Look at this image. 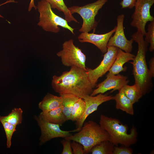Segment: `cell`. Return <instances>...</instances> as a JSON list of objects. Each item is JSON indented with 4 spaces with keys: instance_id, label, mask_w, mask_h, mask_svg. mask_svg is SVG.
Segmentation results:
<instances>
[{
    "instance_id": "cell-8",
    "label": "cell",
    "mask_w": 154,
    "mask_h": 154,
    "mask_svg": "<svg viewBox=\"0 0 154 154\" xmlns=\"http://www.w3.org/2000/svg\"><path fill=\"white\" fill-rule=\"evenodd\" d=\"M154 3V0H136L134 5L135 10L131 16L130 25L136 28L137 32L145 36V26L147 23L154 21L151 15L150 9Z\"/></svg>"
},
{
    "instance_id": "cell-14",
    "label": "cell",
    "mask_w": 154,
    "mask_h": 154,
    "mask_svg": "<svg viewBox=\"0 0 154 154\" xmlns=\"http://www.w3.org/2000/svg\"><path fill=\"white\" fill-rule=\"evenodd\" d=\"M116 29V26L110 31L101 34L82 32L79 35L78 38L81 43L89 42L94 44L102 53L104 54L107 51V44L109 40Z\"/></svg>"
},
{
    "instance_id": "cell-19",
    "label": "cell",
    "mask_w": 154,
    "mask_h": 154,
    "mask_svg": "<svg viewBox=\"0 0 154 154\" xmlns=\"http://www.w3.org/2000/svg\"><path fill=\"white\" fill-rule=\"evenodd\" d=\"M60 96L62 98L61 107L62 112L67 121L69 120L73 105L79 98L70 94H63Z\"/></svg>"
},
{
    "instance_id": "cell-21",
    "label": "cell",
    "mask_w": 154,
    "mask_h": 154,
    "mask_svg": "<svg viewBox=\"0 0 154 154\" xmlns=\"http://www.w3.org/2000/svg\"><path fill=\"white\" fill-rule=\"evenodd\" d=\"M120 90L133 104L137 102L143 96L140 89L135 84L132 86L126 84Z\"/></svg>"
},
{
    "instance_id": "cell-28",
    "label": "cell",
    "mask_w": 154,
    "mask_h": 154,
    "mask_svg": "<svg viewBox=\"0 0 154 154\" xmlns=\"http://www.w3.org/2000/svg\"><path fill=\"white\" fill-rule=\"evenodd\" d=\"M71 140L64 139L61 141L63 146L62 154H73L71 145Z\"/></svg>"
},
{
    "instance_id": "cell-16",
    "label": "cell",
    "mask_w": 154,
    "mask_h": 154,
    "mask_svg": "<svg viewBox=\"0 0 154 154\" xmlns=\"http://www.w3.org/2000/svg\"><path fill=\"white\" fill-rule=\"evenodd\" d=\"M38 116L45 121L60 126L67 121L62 112L61 106L47 112H42Z\"/></svg>"
},
{
    "instance_id": "cell-10",
    "label": "cell",
    "mask_w": 154,
    "mask_h": 154,
    "mask_svg": "<svg viewBox=\"0 0 154 154\" xmlns=\"http://www.w3.org/2000/svg\"><path fill=\"white\" fill-rule=\"evenodd\" d=\"M35 119L37 122L41 131L40 138L39 144L42 145L54 138L62 137L65 138L72 135L71 132H78L81 128H77L74 130L65 131L61 130L60 126L58 125L45 121L39 116H35Z\"/></svg>"
},
{
    "instance_id": "cell-2",
    "label": "cell",
    "mask_w": 154,
    "mask_h": 154,
    "mask_svg": "<svg viewBox=\"0 0 154 154\" xmlns=\"http://www.w3.org/2000/svg\"><path fill=\"white\" fill-rule=\"evenodd\" d=\"M134 41L138 44V51L136 56L130 62L133 66V74L135 84L140 89L143 95L149 93L152 87L151 76L146 60V54L148 50V43L140 33L136 32L131 36Z\"/></svg>"
},
{
    "instance_id": "cell-33",
    "label": "cell",
    "mask_w": 154,
    "mask_h": 154,
    "mask_svg": "<svg viewBox=\"0 0 154 154\" xmlns=\"http://www.w3.org/2000/svg\"><path fill=\"white\" fill-rule=\"evenodd\" d=\"M11 2L15 3V1L14 0H9L8 1H7L6 2L0 5V6L2 5H4L5 4L8 3H11ZM0 17L3 18V17L0 14Z\"/></svg>"
},
{
    "instance_id": "cell-5",
    "label": "cell",
    "mask_w": 154,
    "mask_h": 154,
    "mask_svg": "<svg viewBox=\"0 0 154 154\" xmlns=\"http://www.w3.org/2000/svg\"><path fill=\"white\" fill-rule=\"evenodd\" d=\"M37 7L39 13V21L37 25L44 30L56 33L60 31V26L67 29L74 34V29L68 25L65 19L55 14L50 5L46 0L39 1Z\"/></svg>"
},
{
    "instance_id": "cell-30",
    "label": "cell",
    "mask_w": 154,
    "mask_h": 154,
    "mask_svg": "<svg viewBox=\"0 0 154 154\" xmlns=\"http://www.w3.org/2000/svg\"><path fill=\"white\" fill-rule=\"evenodd\" d=\"M136 0H122L120 3L121 9L133 8Z\"/></svg>"
},
{
    "instance_id": "cell-13",
    "label": "cell",
    "mask_w": 154,
    "mask_h": 154,
    "mask_svg": "<svg viewBox=\"0 0 154 154\" xmlns=\"http://www.w3.org/2000/svg\"><path fill=\"white\" fill-rule=\"evenodd\" d=\"M83 99L85 102V109L82 116L76 121L77 128H81L87 117L90 114L97 110L100 105L106 102L114 100V97L111 95L100 93L94 96L87 95Z\"/></svg>"
},
{
    "instance_id": "cell-1",
    "label": "cell",
    "mask_w": 154,
    "mask_h": 154,
    "mask_svg": "<svg viewBox=\"0 0 154 154\" xmlns=\"http://www.w3.org/2000/svg\"><path fill=\"white\" fill-rule=\"evenodd\" d=\"M51 85L60 95L72 94L82 99L90 95L93 90L86 70L75 66L71 67L69 70L63 72L59 76L54 75Z\"/></svg>"
},
{
    "instance_id": "cell-3",
    "label": "cell",
    "mask_w": 154,
    "mask_h": 154,
    "mask_svg": "<svg viewBox=\"0 0 154 154\" xmlns=\"http://www.w3.org/2000/svg\"><path fill=\"white\" fill-rule=\"evenodd\" d=\"M99 124L109 135V141L114 146L120 144L127 147L135 144L137 141V133L133 125L130 133H128V127L118 119L101 114Z\"/></svg>"
},
{
    "instance_id": "cell-11",
    "label": "cell",
    "mask_w": 154,
    "mask_h": 154,
    "mask_svg": "<svg viewBox=\"0 0 154 154\" xmlns=\"http://www.w3.org/2000/svg\"><path fill=\"white\" fill-rule=\"evenodd\" d=\"M125 15L123 14L118 15L117 18V25L114 34L110 38L108 46H114L127 53H131L133 49L132 44L134 41L132 38L128 40L125 35L123 21Z\"/></svg>"
},
{
    "instance_id": "cell-29",
    "label": "cell",
    "mask_w": 154,
    "mask_h": 154,
    "mask_svg": "<svg viewBox=\"0 0 154 154\" xmlns=\"http://www.w3.org/2000/svg\"><path fill=\"white\" fill-rule=\"evenodd\" d=\"M71 143L72 153L73 154H84L83 146L79 143L74 141Z\"/></svg>"
},
{
    "instance_id": "cell-6",
    "label": "cell",
    "mask_w": 154,
    "mask_h": 154,
    "mask_svg": "<svg viewBox=\"0 0 154 154\" xmlns=\"http://www.w3.org/2000/svg\"><path fill=\"white\" fill-rule=\"evenodd\" d=\"M108 0H97L96 1L82 6H73L68 7L71 13L79 14L83 19V23L79 31L89 33L93 30L95 32L98 22L95 17L100 9Z\"/></svg>"
},
{
    "instance_id": "cell-26",
    "label": "cell",
    "mask_w": 154,
    "mask_h": 154,
    "mask_svg": "<svg viewBox=\"0 0 154 154\" xmlns=\"http://www.w3.org/2000/svg\"><path fill=\"white\" fill-rule=\"evenodd\" d=\"M147 30L144 40L147 43L150 44L149 50L152 52L154 50V21L150 22L148 25Z\"/></svg>"
},
{
    "instance_id": "cell-27",
    "label": "cell",
    "mask_w": 154,
    "mask_h": 154,
    "mask_svg": "<svg viewBox=\"0 0 154 154\" xmlns=\"http://www.w3.org/2000/svg\"><path fill=\"white\" fill-rule=\"evenodd\" d=\"M122 146L118 147L114 146L112 154H132L133 153V150L129 147Z\"/></svg>"
},
{
    "instance_id": "cell-25",
    "label": "cell",
    "mask_w": 154,
    "mask_h": 154,
    "mask_svg": "<svg viewBox=\"0 0 154 154\" xmlns=\"http://www.w3.org/2000/svg\"><path fill=\"white\" fill-rule=\"evenodd\" d=\"M5 133L7 138V147L9 148L11 145V139L13 135L16 130V126L12 125L7 122L0 119Z\"/></svg>"
},
{
    "instance_id": "cell-32",
    "label": "cell",
    "mask_w": 154,
    "mask_h": 154,
    "mask_svg": "<svg viewBox=\"0 0 154 154\" xmlns=\"http://www.w3.org/2000/svg\"><path fill=\"white\" fill-rule=\"evenodd\" d=\"M33 8L35 10L37 9V6H36L35 5L34 0H31L28 7V11H31Z\"/></svg>"
},
{
    "instance_id": "cell-23",
    "label": "cell",
    "mask_w": 154,
    "mask_h": 154,
    "mask_svg": "<svg viewBox=\"0 0 154 154\" xmlns=\"http://www.w3.org/2000/svg\"><path fill=\"white\" fill-rule=\"evenodd\" d=\"M23 112L22 110L20 108H15L8 115L5 116H0V119L16 126L22 122Z\"/></svg>"
},
{
    "instance_id": "cell-4",
    "label": "cell",
    "mask_w": 154,
    "mask_h": 154,
    "mask_svg": "<svg viewBox=\"0 0 154 154\" xmlns=\"http://www.w3.org/2000/svg\"><path fill=\"white\" fill-rule=\"evenodd\" d=\"M77 132L64 139L81 144L83 147L84 154L90 153L94 146L109 139L108 132L99 124L92 120L84 123L80 129Z\"/></svg>"
},
{
    "instance_id": "cell-22",
    "label": "cell",
    "mask_w": 154,
    "mask_h": 154,
    "mask_svg": "<svg viewBox=\"0 0 154 154\" xmlns=\"http://www.w3.org/2000/svg\"><path fill=\"white\" fill-rule=\"evenodd\" d=\"M85 109V104L84 99L79 98L73 105L69 120L73 121H77L83 115Z\"/></svg>"
},
{
    "instance_id": "cell-12",
    "label": "cell",
    "mask_w": 154,
    "mask_h": 154,
    "mask_svg": "<svg viewBox=\"0 0 154 154\" xmlns=\"http://www.w3.org/2000/svg\"><path fill=\"white\" fill-rule=\"evenodd\" d=\"M106 77V78L99 83L96 86V88L93 90L90 95L104 94L111 90H112L111 92L116 90L119 91L129 82L127 77L119 74L114 75L109 72Z\"/></svg>"
},
{
    "instance_id": "cell-15",
    "label": "cell",
    "mask_w": 154,
    "mask_h": 154,
    "mask_svg": "<svg viewBox=\"0 0 154 154\" xmlns=\"http://www.w3.org/2000/svg\"><path fill=\"white\" fill-rule=\"evenodd\" d=\"M135 55L131 53L124 52L119 48L116 58L112 66L109 70V73L114 75H117L121 71L126 70V67H123L125 63L129 61L133 60Z\"/></svg>"
},
{
    "instance_id": "cell-9",
    "label": "cell",
    "mask_w": 154,
    "mask_h": 154,
    "mask_svg": "<svg viewBox=\"0 0 154 154\" xmlns=\"http://www.w3.org/2000/svg\"><path fill=\"white\" fill-rule=\"evenodd\" d=\"M107 47L103 60L97 67L94 69L86 68L88 78L93 88L99 78L109 71L116 58L119 48L114 46Z\"/></svg>"
},
{
    "instance_id": "cell-20",
    "label": "cell",
    "mask_w": 154,
    "mask_h": 154,
    "mask_svg": "<svg viewBox=\"0 0 154 154\" xmlns=\"http://www.w3.org/2000/svg\"><path fill=\"white\" fill-rule=\"evenodd\" d=\"M50 5L52 8L56 9L64 14L65 19L68 22L73 21L79 23L71 13L68 8L65 4L63 0H46Z\"/></svg>"
},
{
    "instance_id": "cell-18",
    "label": "cell",
    "mask_w": 154,
    "mask_h": 154,
    "mask_svg": "<svg viewBox=\"0 0 154 154\" xmlns=\"http://www.w3.org/2000/svg\"><path fill=\"white\" fill-rule=\"evenodd\" d=\"M118 91V93L114 96V100L116 103V109L121 110L128 114L133 115V104L121 90Z\"/></svg>"
},
{
    "instance_id": "cell-24",
    "label": "cell",
    "mask_w": 154,
    "mask_h": 154,
    "mask_svg": "<svg viewBox=\"0 0 154 154\" xmlns=\"http://www.w3.org/2000/svg\"><path fill=\"white\" fill-rule=\"evenodd\" d=\"M114 145L109 140L103 141L91 149L92 154H112Z\"/></svg>"
},
{
    "instance_id": "cell-17",
    "label": "cell",
    "mask_w": 154,
    "mask_h": 154,
    "mask_svg": "<svg viewBox=\"0 0 154 154\" xmlns=\"http://www.w3.org/2000/svg\"><path fill=\"white\" fill-rule=\"evenodd\" d=\"M62 102L61 96L48 93L39 103L38 107L42 112H46L61 106Z\"/></svg>"
},
{
    "instance_id": "cell-31",
    "label": "cell",
    "mask_w": 154,
    "mask_h": 154,
    "mask_svg": "<svg viewBox=\"0 0 154 154\" xmlns=\"http://www.w3.org/2000/svg\"><path fill=\"white\" fill-rule=\"evenodd\" d=\"M149 69L150 74L152 77L154 76V58H152L149 61Z\"/></svg>"
},
{
    "instance_id": "cell-7",
    "label": "cell",
    "mask_w": 154,
    "mask_h": 154,
    "mask_svg": "<svg viewBox=\"0 0 154 154\" xmlns=\"http://www.w3.org/2000/svg\"><path fill=\"white\" fill-rule=\"evenodd\" d=\"M56 55L60 58L64 66H75L86 70V55L74 44L73 39L65 41L62 45V49L57 52Z\"/></svg>"
}]
</instances>
